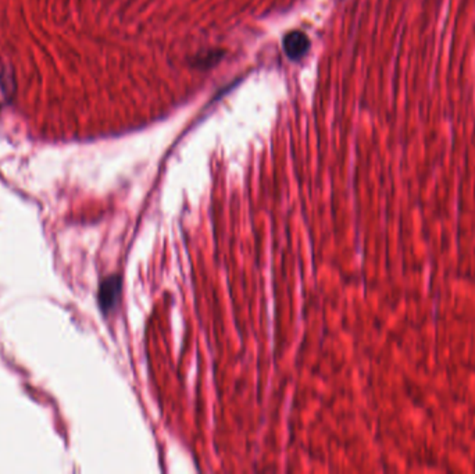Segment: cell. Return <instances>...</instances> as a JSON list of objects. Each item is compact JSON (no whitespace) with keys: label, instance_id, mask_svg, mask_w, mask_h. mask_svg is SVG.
Wrapping results in <instances>:
<instances>
[{"label":"cell","instance_id":"1","mask_svg":"<svg viewBox=\"0 0 475 474\" xmlns=\"http://www.w3.org/2000/svg\"><path fill=\"white\" fill-rule=\"evenodd\" d=\"M121 285H122V281L120 275H111L106 278L105 281L101 284L99 305L105 313H108L110 311L115 308L120 299V295H121Z\"/></svg>","mask_w":475,"mask_h":474},{"label":"cell","instance_id":"2","mask_svg":"<svg viewBox=\"0 0 475 474\" xmlns=\"http://www.w3.org/2000/svg\"><path fill=\"white\" fill-rule=\"evenodd\" d=\"M282 44H284V51L286 53V56L292 60H298V58L303 57L310 49V41H309L308 35L300 32V31L289 32L284 38Z\"/></svg>","mask_w":475,"mask_h":474}]
</instances>
